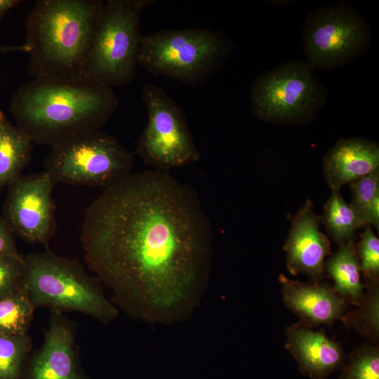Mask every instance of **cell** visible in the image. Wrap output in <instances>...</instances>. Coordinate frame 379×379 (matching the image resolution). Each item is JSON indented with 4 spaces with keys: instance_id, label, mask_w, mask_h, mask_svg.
Masks as SVG:
<instances>
[{
    "instance_id": "12",
    "label": "cell",
    "mask_w": 379,
    "mask_h": 379,
    "mask_svg": "<svg viewBox=\"0 0 379 379\" xmlns=\"http://www.w3.org/2000/svg\"><path fill=\"white\" fill-rule=\"evenodd\" d=\"M75 324L52 310L41 346L27 359L22 379H88L75 342Z\"/></svg>"
},
{
    "instance_id": "20",
    "label": "cell",
    "mask_w": 379,
    "mask_h": 379,
    "mask_svg": "<svg viewBox=\"0 0 379 379\" xmlns=\"http://www.w3.org/2000/svg\"><path fill=\"white\" fill-rule=\"evenodd\" d=\"M357 308L347 310L341 320L347 328H354L370 344L379 343V284L365 286Z\"/></svg>"
},
{
    "instance_id": "18",
    "label": "cell",
    "mask_w": 379,
    "mask_h": 379,
    "mask_svg": "<svg viewBox=\"0 0 379 379\" xmlns=\"http://www.w3.org/2000/svg\"><path fill=\"white\" fill-rule=\"evenodd\" d=\"M324 264V273L334 281L335 292L347 303L358 306L364 293L356 244L350 240L338 246Z\"/></svg>"
},
{
    "instance_id": "16",
    "label": "cell",
    "mask_w": 379,
    "mask_h": 379,
    "mask_svg": "<svg viewBox=\"0 0 379 379\" xmlns=\"http://www.w3.org/2000/svg\"><path fill=\"white\" fill-rule=\"evenodd\" d=\"M378 168V144L365 138L340 139L323 159L325 180L331 190H340Z\"/></svg>"
},
{
    "instance_id": "19",
    "label": "cell",
    "mask_w": 379,
    "mask_h": 379,
    "mask_svg": "<svg viewBox=\"0 0 379 379\" xmlns=\"http://www.w3.org/2000/svg\"><path fill=\"white\" fill-rule=\"evenodd\" d=\"M320 220L332 239L339 246L354 240L356 231L365 226L355 210L341 196L340 190H331Z\"/></svg>"
},
{
    "instance_id": "26",
    "label": "cell",
    "mask_w": 379,
    "mask_h": 379,
    "mask_svg": "<svg viewBox=\"0 0 379 379\" xmlns=\"http://www.w3.org/2000/svg\"><path fill=\"white\" fill-rule=\"evenodd\" d=\"M22 258L0 256V301L11 296L21 287Z\"/></svg>"
},
{
    "instance_id": "8",
    "label": "cell",
    "mask_w": 379,
    "mask_h": 379,
    "mask_svg": "<svg viewBox=\"0 0 379 379\" xmlns=\"http://www.w3.org/2000/svg\"><path fill=\"white\" fill-rule=\"evenodd\" d=\"M133 163L114 137L93 130L51 147L44 165L55 183L105 188L131 173Z\"/></svg>"
},
{
    "instance_id": "11",
    "label": "cell",
    "mask_w": 379,
    "mask_h": 379,
    "mask_svg": "<svg viewBox=\"0 0 379 379\" xmlns=\"http://www.w3.org/2000/svg\"><path fill=\"white\" fill-rule=\"evenodd\" d=\"M55 184L44 171L21 175L8 186L4 218L13 233L29 244L47 246L54 233Z\"/></svg>"
},
{
    "instance_id": "7",
    "label": "cell",
    "mask_w": 379,
    "mask_h": 379,
    "mask_svg": "<svg viewBox=\"0 0 379 379\" xmlns=\"http://www.w3.org/2000/svg\"><path fill=\"white\" fill-rule=\"evenodd\" d=\"M326 88L306 60H291L253 81L251 110L262 121L301 125L316 119L324 107Z\"/></svg>"
},
{
    "instance_id": "15",
    "label": "cell",
    "mask_w": 379,
    "mask_h": 379,
    "mask_svg": "<svg viewBox=\"0 0 379 379\" xmlns=\"http://www.w3.org/2000/svg\"><path fill=\"white\" fill-rule=\"evenodd\" d=\"M282 300L287 308L303 321L313 327H331L342 320L347 310V302L333 286L321 281L301 282L279 274Z\"/></svg>"
},
{
    "instance_id": "25",
    "label": "cell",
    "mask_w": 379,
    "mask_h": 379,
    "mask_svg": "<svg viewBox=\"0 0 379 379\" xmlns=\"http://www.w3.org/2000/svg\"><path fill=\"white\" fill-rule=\"evenodd\" d=\"M350 185L352 193L351 206L366 225V210L373 198L379 194V168Z\"/></svg>"
},
{
    "instance_id": "2",
    "label": "cell",
    "mask_w": 379,
    "mask_h": 379,
    "mask_svg": "<svg viewBox=\"0 0 379 379\" xmlns=\"http://www.w3.org/2000/svg\"><path fill=\"white\" fill-rule=\"evenodd\" d=\"M118 105L113 88L101 83L84 77H36L18 88L9 112L33 143L53 147L100 130Z\"/></svg>"
},
{
    "instance_id": "17",
    "label": "cell",
    "mask_w": 379,
    "mask_h": 379,
    "mask_svg": "<svg viewBox=\"0 0 379 379\" xmlns=\"http://www.w3.org/2000/svg\"><path fill=\"white\" fill-rule=\"evenodd\" d=\"M33 144L0 110V193L22 175L31 161Z\"/></svg>"
},
{
    "instance_id": "22",
    "label": "cell",
    "mask_w": 379,
    "mask_h": 379,
    "mask_svg": "<svg viewBox=\"0 0 379 379\" xmlns=\"http://www.w3.org/2000/svg\"><path fill=\"white\" fill-rule=\"evenodd\" d=\"M32 347L27 333L0 335V379H22Z\"/></svg>"
},
{
    "instance_id": "30",
    "label": "cell",
    "mask_w": 379,
    "mask_h": 379,
    "mask_svg": "<svg viewBox=\"0 0 379 379\" xmlns=\"http://www.w3.org/2000/svg\"><path fill=\"white\" fill-rule=\"evenodd\" d=\"M8 51H22L29 53L30 48L25 43L21 46H0V53H7Z\"/></svg>"
},
{
    "instance_id": "9",
    "label": "cell",
    "mask_w": 379,
    "mask_h": 379,
    "mask_svg": "<svg viewBox=\"0 0 379 379\" xmlns=\"http://www.w3.org/2000/svg\"><path fill=\"white\" fill-rule=\"evenodd\" d=\"M371 38L368 22L345 3L314 10L302 29L306 61L314 69L333 70L361 58Z\"/></svg>"
},
{
    "instance_id": "6",
    "label": "cell",
    "mask_w": 379,
    "mask_h": 379,
    "mask_svg": "<svg viewBox=\"0 0 379 379\" xmlns=\"http://www.w3.org/2000/svg\"><path fill=\"white\" fill-rule=\"evenodd\" d=\"M153 0H108L87 55L83 77L110 87L132 81L142 36L140 16Z\"/></svg>"
},
{
    "instance_id": "27",
    "label": "cell",
    "mask_w": 379,
    "mask_h": 379,
    "mask_svg": "<svg viewBox=\"0 0 379 379\" xmlns=\"http://www.w3.org/2000/svg\"><path fill=\"white\" fill-rule=\"evenodd\" d=\"M0 256L21 259L17 249L13 233L4 218L0 216Z\"/></svg>"
},
{
    "instance_id": "5",
    "label": "cell",
    "mask_w": 379,
    "mask_h": 379,
    "mask_svg": "<svg viewBox=\"0 0 379 379\" xmlns=\"http://www.w3.org/2000/svg\"><path fill=\"white\" fill-rule=\"evenodd\" d=\"M229 43L208 29H163L141 37L138 64L155 77L201 85L223 65Z\"/></svg>"
},
{
    "instance_id": "21",
    "label": "cell",
    "mask_w": 379,
    "mask_h": 379,
    "mask_svg": "<svg viewBox=\"0 0 379 379\" xmlns=\"http://www.w3.org/2000/svg\"><path fill=\"white\" fill-rule=\"evenodd\" d=\"M34 308L20 287L0 301V335L27 334L34 317Z\"/></svg>"
},
{
    "instance_id": "23",
    "label": "cell",
    "mask_w": 379,
    "mask_h": 379,
    "mask_svg": "<svg viewBox=\"0 0 379 379\" xmlns=\"http://www.w3.org/2000/svg\"><path fill=\"white\" fill-rule=\"evenodd\" d=\"M338 379H379V345L364 343L346 355Z\"/></svg>"
},
{
    "instance_id": "1",
    "label": "cell",
    "mask_w": 379,
    "mask_h": 379,
    "mask_svg": "<svg viewBox=\"0 0 379 379\" xmlns=\"http://www.w3.org/2000/svg\"><path fill=\"white\" fill-rule=\"evenodd\" d=\"M84 258L130 318L169 325L201 303L212 268L213 234L189 185L154 169L105 187L88 206Z\"/></svg>"
},
{
    "instance_id": "10",
    "label": "cell",
    "mask_w": 379,
    "mask_h": 379,
    "mask_svg": "<svg viewBox=\"0 0 379 379\" xmlns=\"http://www.w3.org/2000/svg\"><path fill=\"white\" fill-rule=\"evenodd\" d=\"M142 98L148 119L135 153L153 169L164 172L199 161L201 154L180 107L152 84L142 87Z\"/></svg>"
},
{
    "instance_id": "24",
    "label": "cell",
    "mask_w": 379,
    "mask_h": 379,
    "mask_svg": "<svg viewBox=\"0 0 379 379\" xmlns=\"http://www.w3.org/2000/svg\"><path fill=\"white\" fill-rule=\"evenodd\" d=\"M356 248L364 286L379 284V239L371 225H366Z\"/></svg>"
},
{
    "instance_id": "29",
    "label": "cell",
    "mask_w": 379,
    "mask_h": 379,
    "mask_svg": "<svg viewBox=\"0 0 379 379\" xmlns=\"http://www.w3.org/2000/svg\"><path fill=\"white\" fill-rule=\"evenodd\" d=\"M20 2L21 1L19 0H0V20L8 10L18 5Z\"/></svg>"
},
{
    "instance_id": "14",
    "label": "cell",
    "mask_w": 379,
    "mask_h": 379,
    "mask_svg": "<svg viewBox=\"0 0 379 379\" xmlns=\"http://www.w3.org/2000/svg\"><path fill=\"white\" fill-rule=\"evenodd\" d=\"M285 348L297 361L301 373L310 379H327L340 371L346 354L342 346L328 337L324 329L299 321L285 332Z\"/></svg>"
},
{
    "instance_id": "13",
    "label": "cell",
    "mask_w": 379,
    "mask_h": 379,
    "mask_svg": "<svg viewBox=\"0 0 379 379\" xmlns=\"http://www.w3.org/2000/svg\"><path fill=\"white\" fill-rule=\"evenodd\" d=\"M320 221L309 199L293 217L284 246L286 267L292 275L303 274L314 281L324 278L325 259L331 253V241L319 230Z\"/></svg>"
},
{
    "instance_id": "28",
    "label": "cell",
    "mask_w": 379,
    "mask_h": 379,
    "mask_svg": "<svg viewBox=\"0 0 379 379\" xmlns=\"http://www.w3.org/2000/svg\"><path fill=\"white\" fill-rule=\"evenodd\" d=\"M366 225H373L377 230L379 228V194H377L368 206L365 215Z\"/></svg>"
},
{
    "instance_id": "3",
    "label": "cell",
    "mask_w": 379,
    "mask_h": 379,
    "mask_svg": "<svg viewBox=\"0 0 379 379\" xmlns=\"http://www.w3.org/2000/svg\"><path fill=\"white\" fill-rule=\"evenodd\" d=\"M104 4L100 0L36 1L25 22L29 74L82 78Z\"/></svg>"
},
{
    "instance_id": "4",
    "label": "cell",
    "mask_w": 379,
    "mask_h": 379,
    "mask_svg": "<svg viewBox=\"0 0 379 379\" xmlns=\"http://www.w3.org/2000/svg\"><path fill=\"white\" fill-rule=\"evenodd\" d=\"M21 287L35 310L78 312L105 324L119 314L98 278L89 275L78 260L49 249L24 256Z\"/></svg>"
}]
</instances>
